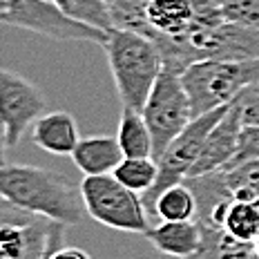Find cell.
Listing matches in <instances>:
<instances>
[{
    "mask_svg": "<svg viewBox=\"0 0 259 259\" xmlns=\"http://www.w3.org/2000/svg\"><path fill=\"white\" fill-rule=\"evenodd\" d=\"M0 194L27 214L45 217L65 226H78L88 217L80 188L58 172L25 163H5L0 170Z\"/></svg>",
    "mask_w": 259,
    "mask_h": 259,
    "instance_id": "6da1fadb",
    "label": "cell"
},
{
    "mask_svg": "<svg viewBox=\"0 0 259 259\" xmlns=\"http://www.w3.org/2000/svg\"><path fill=\"white\" fill-rule=\"evenodd\" d=\"M103 50L121 105L141 112L163 72L159 45L137 31L112 29Z\"/></svg>",
    "mask_w": 259,
    "mask_h": 259,
    "instance_id": "7a4b0ae2",
    "label": "cell"
},
{
    "mask_svg": "<svg viewBox=\"0 0 259 259\" xmlns=\"http://www.w3.org/2000/svg\"><path fill=\"white\" fill-rule=\"evenodd\" d=\"M194 118L230 105L259 80V61H199L181 74Z\"/></svg>",
    "mask_w": 259,
    "mask_h": 259,
    "instance_id": "3957f363",
    "label": "cell"
},
{
    "mask_svg": "<svg viewBox=\"0 0 259 259\" xmlns=\"http://www.w3.org/2000/svg\"><path fill=\"white\" fill-rule=\"evenodd\" d=\"M80 194L90 219L96 224L123 233H139L143 237L152 228V217L148 214L143 197L125 188L114 175L85 177L80 181Z\"/></svg>",
    "mask_w": 259,
    "mask_h": 259,
    "instance_id": "277c9868",
    "label": "cell"
},
{
    "mask_svg": "<svg viewBox=\"0 0 259 259\" xmlns=\"http://www.w3.org/2000/svg\"><path fill=\"white\" fill-rule=\"evenodd\" d=\"M0 18L5 25L36 31L52 40H90L105 45L110 31L72 18L54 0H3Z\"/></svg>",
    "mask_w": 259,
    "mask_h": 259,
    "instance_id": "5b68a950",
    "label": "cell"
},
{
    "mask_svg": "<svg viewBox=\"0 0 259 259\" xmlns=\"http://www.w3.org/2000/svg\"><path fill=\"white\" fill-rule=\"evenodd\" d=\"M141 114L154 139V159H159L194 118L190 96L179 74L168 69L161 72Z\"/></svg>",
    "mask_w": 259,
    "mask_h": 259,
    "instance_id": "8992f818",
    "label": "cell"
},
{
    "mask_svg": "<svg viewBox=\"0 0 259 259\" xmlns=\"http://www.w3.org/2000/svg\"><path fill=\"white\" fill-rule=\"evenodd\" d=\"M228 107L230 105L219 107V110H214V112H208V114H203V116L192 118L190 125L183 130L179 137L168 145V150L156 159V163H159V179H156L152 190L143 194V203H145V208H148L150 217H152V212H154V203H156V199H159V194L172 186H177V183H183L188 177H190V172L194 168V163H197L199 154H201L203 143H206L210 130L224 118V114L228 112Z\"/></svg>",
    "mask_w": 259,
    "mask_h": 259,
    "instance_id": "52a82bcc",
    "label": "cell"
},
{
    "mask_svg": "<svg viewBox=\"0 0 259 259\" xmlns=\"http://www.w3.org/2000/svg\"><path fill=\"white\" fill-rule=\"evenodd\" d=\"M45 114L42 94L25 76L9 69L0 72V118H3V141L12 150L20 143L25 130Z\"/></svg>",
    "mask_w": 259,
    "mask_h": 259,
    "instance_id": "ba28073f",
    "label": "cell"
},
{
    "mask_svg": "<svg viewBox=\"0 0 259 259\" xmlns=\"http://www.w3.org/2000/svg\"><path fill=\"white\" fill-rule=\"evenodd\" d=\"M63 235L65 224L52 219L5 221L0 228V259H47L63 246Z\"/></svg>",
    "mask_w": 259,
    "mask_h": 259,
    "instance_id": "9c48e42d",
    "label": "cell"
},
{
    "mask_svg": "<svg viewBox=\"0 0 259 259\" xmlns=\"http://www.w3.org/2000/svg\"><path fill=\"white\" fill-rule=\"evenodd\" d=\"M241 127L244 125H241L239 110L230 103L224 118L210 130V134H208L206 143H203V150H201V154H199L197 163H194L190 177H201V175H210V172L224 170L235 156L237 139H239Z\"/></svg>",
    "mask_w": 259,
    "mask_h": 259,
    "instance_id": "30bf717a",
    "label": "cell"
},
{
    "mask_svg": "<svg viewBox=\"0 0 259 259\" xmlns=\"http://www.w3.org/2000/svg\"><path fill=\"white\" fill-rule=\"evenodd\" d=\"M145 239L163 255L190 259L201 248L203 235L199 221H159L148 230Z\"/></svg>",
    "mask_w": 259,
    "mask_h": 259,
    "instance_id": "8fae6325",
    "label": "cell"
},
{
    "mask_svg": "<svg viewBox=\"0 0 259 259\" xmlns=\"http://www.w3.org/2000/svg\"><path fill=\"white\" fill-rule=\"evenodd\" d=\"M31 139L40 150L50 154H72L80 141L78 137V123L69 112H47L31 127Z\"/></svg>",
    "mask_w": 259,
    "mask_h": 259,
    "instance_id": "7c38bea8",
    "label": "cell"
},
{
    "mask_svg": "<svg viewBox=\"0 0 259 259\" xmlns=\"http://www.w3.org/2000/svg\"><path fill=\"white\" fill-rule=\"evenodd\" d=\"M72 159L74 165L85 177H101L114 175L125 154H123L116 137H85L78 141L76 150L72 152Z\"/></svg>",
    "mask_w": 259,
    "mask_h": 259,
    "instance_id": "4fadbf2b",
    "label": "cell"
},
{
    "mask_svg": "<svg viewBox=\"0 0 259 259\" xmlns=\"http://www.w3.org/2000/svg\"><path fill=\"white\" fill-rule=\"evenodd\" d=\"M116 139L127 159H143V156H152L154 159L152 132H150L148 123H145V118L139 110L123 107L121 118H118Z\"/></svg>",
    "mask_w": 259,
    "mask_h": 259,
    "instance_id": "5bb4252c",
    "label": "cell"
},
{
    "mask_svg": "<svg viewBox=\"0 0 259 259\" xmlns=\"http://www.w3.org/2000/svg\"><path fill=\"white\" fill-rule=\"evenodd\" d=\"M201 226V224H199ZM201 248L190 259H252L255 248L248 241H239L228 235L224 228H208L201 226Z\"/></svg>",
    "mask_w": 259,
    "mask_h": 259,
    "instance_id": "9a60e30c",
    "label": "cell"
},
{
    "mask_svg": "<svg viewBox=\"0 0 259 259\" xmlns=\"http://www.w3.org/2000/svg\"><path fill=\"white\" fill-rule=\"evenodd\" d=\"M152 219L159 221H194L197 219V197L188 183H177L159 194Z\"/></svg>",
    "mask_w": 259,
    "mask_h": 259,
    "instance_id": "2e32d148",
    "label": "cell"
},
{
    "mask_svg": "<svg viewBox=\"0 0 259 259\" xmlns=\"http://www.w3.org/2000/svg\"><path fill=\"white\" fill-rule=\"evenodd\" d=\"M114 29L137 31L141 36H152L148 23L150 0H105Z\"/></svg>",
    "mask_w": 259,
    "mask_h": 259,
    "instance_id": "e0dca14e",
    "label": "cell"
},
{
    "mask_svg": "<svg viewBox=\"0 0 259 259\" xmlns=\"http://www.w3.org/2000/svg\"><path fill=\"white\" fill-rule=\"evenodd\" d=\"M114 177L130 190L139 192L143 197L154 188L159 179V163L152 156H143V159H123V163L114 170Z\"/></svg>",
    "mask_w": 259,
    "mask_h": 259,
    "instance_id": "ac0fdd59",
    "label": "cell"
},
{
    "mask_svg": "<svg viewBox=\"0 0 259 259\" xmlns=\"http://www.w3.org/2000/svg\"><path fill=\"white\" fill-rule=\"evenodd\" d=\"M224 183L235 201H257L259 199V159L233 168H224Z\"/></svg>",
    "mask_w": 259,
    "mask_h": 259,
    "instance_id": "d6986e66",
    "label": "cell"
},
{
    "mask_svg": "<svg viewBox=\"0 0 259 259\" xmlns=\"http://www.w3.org/2000/svg\"><path fill=\"white\" fill-rule=\"evenodd\" d=\"M224 230L239 241H252L259 235V206L257 201H235L228 210Z\"/></svg>",
    "mask_w": 259,
    "mask_h": 259,
    "instance_id": "ffe728a7",
    "label": "cell"
},
{
    "mask_svg": "<svg viewBox=\"0 0 259 259\" xmlns=\"http://www.w3.org/2000/svg\"><path fill=\"white\" fill-rule=\"evenodd\" d=\"M54 3H56L67 16L80 20V23L99 27V29H103V31L114 29L105 0H54Z\"/></svg>",
    "mask_w": 259,
    "mask_h": 259,
    "instance_id": "44dd1931",
    "label": "cell"
},
{
    "mask_svg": "<svg viewBox=\"0 0 259 259\" xmlns=\"http://www.w3.org/2000/svg\"><path fill=\"white\" fill-rule=\"evenodd\" d=\"M221 14L230 23L259 31V0H233L226 7H221Z\"/></svg>",
    "mask_w": 259,
    "mask_h": 259,
    "instance_id": "7402d4cb",
    "label": "cell"
},
{
    "mask_svg": "<svg viewBox=\"0 0 259 259\" xmlns=\"http://www.w3.org/2000/svg\"><path fill=\"white\" fill-rule=\"evenodd\" d=\"M233 105L239 110L241 125L244 127H259V80L248 85L239 92V96L233 101Z\"/></svg>",
    "mask_w": 259,
    "mask_h": 259,
    "instance_id": "603a6c76",
    "label": "cell"
},
{
    "mask_svg": "<svg viewBox=\"0 0 259 259\" xmlns=\"http://www.w3.org/2000/svg\"><path fill=\"white\" fill-rule=\"evenodd\" d=\"M257 159H259V127H241L239 139H237L235 156L226 168H233V165H241Z\"/></svg>",
    "mask_w": 259,
    "mask_h": 259,
    "instance_id": "cb8c5ba5",
    "label": "cell"
},
{
    "mask_svg": "<svg viewBox=\"0 0 259 259\" xmlns=\"http://www.w3.org/2000/svg\"><path fill=\"white\" fill-rule=\"evenodd\" d=\"M47 259H92L83 248H74V246H61L58 250H54Z\"/></svg>",
    "mask_w": 259,
    "mask_h": 259,
    "instance_id": "d4e9b609",
    "label": "cell"
},
{
    "mask_svg": "<svg viewBox=\"0 0 259 259\" xmlns=\"http://www.w3.org/2000/svg\"><path fill=\"white\" fill-rule=\"evenodd\" d=\"M252 248H255V252H257V257H259V235H257V239L252 241Z\"/></svg>",
    "mask_w": 259,
    "mask_h": 259,
    "instance_id": "484cf974",
    "label": "cell"
},
{
    "mask_svg": "<svg viewBox=\"0 0 259 259\" xmlns=\"http://www.w3.org/2000/svg\"><path fill=\"white\" fill-rule=\"evenodd\" d=\"M214 3H217L219 7H226V5H228V3H233V0H214Z\"/></svg>",
    "mask_w": 259,
    "mask_h": 259,
    "instance_id": "4316f807",
    "label": "cell"
},
{
    "mask_svg": "<svg viewBox=\"0 0 259 259\" xmlns=\"http://www.w3.org/2000/svg\"><path fill=\"white\" fill-rule=\"evenodd\" d=\"M257 206H259V199H257Z\"/></svg>",
    "mask_w": 259,
    "mask_h": 259,
    "instance_id": "83f0119b",
    "label": "cell"
}]
</instances>
